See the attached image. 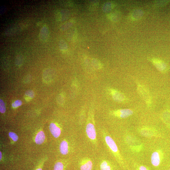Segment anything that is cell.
Wrapping results in <instances>:
<instances>
[{
	"label": "cell",
	"mask_w": 170,
	"mask_h": 170,
	"mask_svg": "<svg viewBox=\"0 0 170 170\" xmlns=\"http://www.w3.org/2000/svg\"><path fill=\"white\" fill-rule=\"evenodd\" d=\"M137 90L139 94L142 99L147 104L151 103V98L149 91L144 86L139 85L137 87Z\"/></svg>",
	"instance_id": "obj_1"
},
{
	"label": "cell",
	"mask_w": 170,
	"mask_h": 170,
	"mask_svg": "<svg viewBox=\"0 0 170 170\" xmlns=\"http://www.w3.org/2000/svg\"><path fill=\"white\" fill-rule=\"evenodd\" d=\"M26 26L22 24L19 26H12L7 29L4 33V34L7 36H11L16 34L19 31L24 29Z\"/></svg>",
	"instance_id": "obj_2"
},
{
	"label": "cell",
	"mask_w": 170,
	"mask_h": 170,
	"mask_svg": "<svg viewBox=\"0 0 170 170\" xmlns=\"http://www.w3.org/2000/svg\"><path fill=\"white\" fill-rule=\"evenodd\" d=\"M86 132L88 137L91 140H95L96 138V129L94 125L91 123H89L86 128Z\"/></svg>",
	"instance_id": "obj_3"
},
{
	"label": "cell",
	"mask_w": 170,
	"mask_h": 170,
	"mask_svg": "<svg viewBox=\"0 0 170 170\" xmlns=\"http://www.w3.org/2000/svg\"><path fill=\"white\" fill-rule=\"evenodd\" d=\"M49 32L48 26H44L41 28L39 34V38L42 42H46L49 39Z\"/></svg>",
	"instance_id": "obj_4"
},
{
	"label": "cell",
	"mask_w": 170,
	"mask_h": 170,
	"mask_svg": "<svg viewBox=\"0 0 170 170\" xmlns=\"http://www.w3.org/2000/svg\"><path fill=\"white\" fill-rule=\"evenodd\" d=\"M133 113V111L129 109H121L116 111L114 113L115 115L122 118H127L131 115Z\"/></svg>",
	"instance_id": "obj_5"
},
{
	"label": "cell",
	"mask_w": 170,
	"mask_h": 170,
	"mask_svg": "<svg viewBox=\"0 0 170 170\" xmlns=\"http://www.w3.org/2000/svg\"><path fill=\"white\" fill-rule=\"evenodd\" d=\"M69 15V12L68 10H62L56 13V19L58 21H63L68 18Z\"/></svg>",
	"instance_id": "obj_6"
},
{
	"label": "cell",
	"mask_w": 170,
	"mask_h": 170,
	"mask_svg": "<svg viewBox=\"0 0 170 170\" xmlns=\"http://www.w3.org/2000/svg\"><path fill=\"white\" fill-rule=\"evenodd\" d=\"M152 63L160 71L164 72L166 71L167 69V66L165 63L162 61L156 59H154L151 60Z\"/></svg>",
	"instance_id": "obj_7"
},
{
	"label": "cell",
	"mask_w": 170,
	"mask_h": 170,
	"mask_svg": "<svg viewBox=\"0 0 170 170\" xmlns=\"http://www.w3.org/2000/svg\"><path fill=\"white\" fill-rule=\"evenodd\" d=\"M53 73L52 70L50 69H47L44 71L43 74V79L44 81L49 83L52 81Z\"/></svg>",
	"instance_id": "obj_8"
},
{
	"label": "cell",
	"mask_w": 170,
	"mask_h": 170,
	"mask_svg": "<svg viewBox=\"0 0 170 170\" xmlns=\"http://www.w3.org/2000/svg\"><path fill=\"white\" fill-rule=\"evenodd\" d=\"M92 163L89 159L83 160L80 164V170H92Z\"/></svg>",
	"instance_id": "obj_9"
},
{
	"label": "cell",
	"mask_w": 170,
	"mask_h": 170,
	"mask_svg": "<svg viewBox=\"0 0 170 170\" xmlns=\"http://www.w3.org/2000/svg\"><path fill=\"white\" fill-rule=\"evenodd\" d=\"M151 162L155 167L159 166L160 163V158L159 154L157 151H155L152 154L151 157Z\"/></svg>",
	"instance_id": "obj_10"
},
{
	"label": "cell",
	"mask_w": 170,
	"mask_h": 170,
	"mask_svg": "<svg viewBox=\"0 0 170 170\" xmlns=\"http://www.w3.org/2000/svg\"><path fill=\"white\" fill-rule=\"evenodd\" d=\"M111 93L113 99L116 101L121 102L126 99V98L123 94L118 91L113 89L111 90Z\"/></svg>",
	"instance_id": "obj_11"
},
{
	"label": "cell",
	"mask_w": 170,
	"mask_h": 170,
	"mask_svg": "<svg viewBox=\"0 0 170 170\" xmlns=\"http://www.w3.org/2000/svg\"><path fill=\"white\" fill-rule=\"evenodd\" d=\"M105 141L106 144L112 151L114 152L118 151L117 146L112 138L109 136H107L105 137Z\"/></svg>",
	"instance_id": "obj_12"
},
{
	"label": "cell",
	"mask_w": 170,
	"mask_h": 170,
	"mask_svg": "<svg viewBox=\"0 0 170 170\" xmlns=\"http://www.w3.org/2000/svg\"><path fill=\"white\" fill-rule=\"evenodd\" d=\"M50 131L52 135L55 138L59 137L61 133L60 129L54 123H51L50 126Z\"/></svg>",
	"instance_id": "obj_13"
},
{
	"label": "cell",
	"mask_w": 170,
	"mask_h": 170,
	"mask_svg": "<svg viewBox=\"0 0 170 170\" xmlns=\"http://www.w3.org/2000/svg\"><path fill=\"white\" fill-rule=\"evenodd\" d=\"M60 150L61 154L65 155L68 154L69 146L68 143L66 141H62L60 146Z\"/></svg>",
	"instance_id": "obj_14"
},
{
	"label": "cell",
	"mask_w": 170,
	"mask_h": 170,
	"mask_svg": "<svg viewBox=\"0 0 170 170\" xmlns=\"http://www.w3.org/2000/svg\"><path fill=\"white\" fill-rule=\"evenodd\" d=\"M45 138L44 133L42 131L39 132L35 137V141L38 144H41L44 142Z\"/></svg>",
	"instance_id": "obj_15"
},
{
	"label": "cell",
	"mask_w": 170,
	"mask_h": 170,
	"mask_svg": "<svg viewBox=\"0 0 170 170\" xmlns=\"http://www.w3.org/2000/svg\"><path fill=\"white\" fill-rule=\"evenodd\" d=\"M100 170H112L111 165L106 161L101 163L100 165Z\"/></svg>",
	"instance_id": "obj_16"
},
{
	"label": "cell",
	"mask_w": 170,
	"mask_h": 170,
	"mask_svg": "<svg viewBox=\"0 0 170 170\" xmlns=\"http://www.w3.org/2000/svg\"><path fill=\"white\" fill-rule=\"evenodd\" d=\"M23 57L21 55L17 56L15 60V63L17 66H21L23 63Z\"/></svg>",
	"instance_id": "obj_17"
},
{
	"label": "cell",
	"mask_w": 170,
	"mask_h": 170,
	"mask_svg": "<svg viewBox=\"0 0 170 170\" xmlns=\"http://www.w3.org/2000/svg\"><path fill=\"white\" fill-rule=\"evenodd\" d=\"M59 47L60 50L62 51H65L68 49V46L66 42L64 40H61L59 43Z\"/></svg>",
	"instance_id": "obj_18"
},
{
	"label": "cell",
	"mask_w": 170,
	"mask_h": 170,
	"mask_svg": "<svg viewBox=\"0 0 170 170\" xmlns=\"http://www.w3.org/2000/svg\"><path fill=\"white\" fill-rule=\"evenodd\" d=\"M26 99H32L34 96V93L32 91H27L25 94Z\"/></svg>",
	"instance_id": "obj_19"
},
{
	"label": "cell",
	"mask_w": 170,
	"mask_h": 170,
	"mask_svg": "<svg viewBox=\"0 0 170 170\" xmlns=\"http://www.w3.org/2000/svg\"><path fill=\"white\" fill-rule=\"evenodd\" d=\"M64 168L63 164L61 162H58L55 165L54 170H63Z\"/></svg>",
	"instance_id": "obj_20"
},
{
	"label": "cell",
	"mask_w": 170,
	"mask_h": 170,
	"mask_svg": "<svg viewBox=\"0 0 170 170\" xmlns=\"http://www.w3.org/2000/svg\"><path fill=\"white\" fill-rule=\"evenodd\" d=\"M6 111V107L5 104L2 100H0V111L1 113L3 114Z\"/></svg>",
	"instance_id": "obj_21"
},
{
	"label": "cell",
	"mask_w": 170,
	"mask_h": 170,
	"mask_svg": "<svg viewBox=\"0 0 170 170\" xmlns=\"http://www.w3.org/2000/svg\"><path fill=\"white\" fill-rule=\"evenodd\" d=\"M71 24L72 23L71 22H66L61 26L60 29L61 31L65 30L70 28L71 25Z\"/></svg>",
	"instance_id": "obj_22"
},
{
	"label": "cell",
	"mask_w": 170,
	"mask_h": 170,
	"mask_svg": "<svg viewBox=\"0 0 170 170\" xmlns=\"http://www.w3.org/2000/svg\"><path fill=\"white\" fill-rule=\"evenodd\" d=\"M22 104V102L20 100H17L12 104V106L13 108H16L21 106Z\"/></svg>",
	"instance_id": "obj_23"
},
{
	"label": "cell",
	"mask_w": 170,
	"mask_h": 170,
	"mask_svg": "<svg viewBox=\"0 0 170 170\" xmlns=\"http://www.w3.org/2000/svg\"><path fill=\"white\" fill-rule=\"evenodd\" d=\"M9 136L12 139L13 141H16L18 139V136L15 133L13 132H10L9 133Z\"/></svg>",
	"instance_id": "obj_24"
},
{
	"label": "cell",
	"mask_w": 170,
	"mask_h": 170,
	"mask_svg": "<svg viewBox=\"0 0 170 170\" xmlns=\"http://www.w3.org/2000/svg\"><path fill=\"white\" fill-rule=\"evenodd\" d=\"M58 102L59 103H63L64 102V96L62 95H59L57 97Z\"/></svg>",
	"instance_id": "obj_25"
},
{
	"label": "cell",
	"mask_w": 170,
	"mask_h": 170,
	"mask_svg": "<svg viewBox=\"0 0 170 170\" xmlns=\"http://www.w3.org/2000/svg\"><path fill=\"white\" fill-rule=\"evenodd\" d=\"M6 11V9L4 7H1V14H2L3 13H4V11Z\"/></svg>",
	"instance_id": "obj_26"
},
{
	"label": "cell",
	"mask_w": 170,
	"mask_h": 170,
	"mask_svg": "<svg viewBox=\"0 0 170 170\" xmlns=\"http://www.w3.org/2000/svg\"><path fill=\"white\" fill-rule=\"evenodd\" d=\"M41 24L42 22L41 21H39L38 22H37L36 25L38 26H41Z\"/></svg>",
	"instance_id": "obj_27"
},
{
	"label": "cell",
	"mask_w": 170,
	"mask_h": 170,
	"mask_svg": "<svg viewBox=\"0 0 170 170\" xmlns=\"http://www.w3.org/2000/svg\"><path fill=\"white\" fill-rule=\"evenodd\" d=\"M2 157V153H1V151L0 152V159H1V160Z\"/></svg>",
	"instance_id": "obj_28"
},
{
	"label": "cell",
	"mask_w": 170,
	"mask_h": 170,
	"mask_svg": "<svg viewBox=\"0 0 170 170\" xmlns=\"http://www.w3.org/2000/svg\"><path fill=\"white\" fill-rule=\"evenodd\" d=\"M37 170H42L41 169H37Z\"/></svg>",
	"instance_id": "obj_29"
},
{
	"label": "cell",
	"mask_w": 170,
	"mask_h": 170,
	"mask_svg": "<svg viewBox=\"0 0 170 170\" xmlns=\"http://www.w3.org/2000/svg\"><path fill=\"white\" fill-rule=\"evenodd\" d=\"M169 170H170V169H169Z\"/></svg>",
	"instance_id": "obj_30"
}]
</instances>
